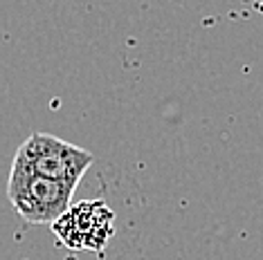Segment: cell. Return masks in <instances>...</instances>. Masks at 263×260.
I'll return each instance as SVG.
<instances>
[{
    "instance_id": "obj_2",
    "label": "cell",
    "mask_w": 263,
    "mask_h": 260,
    "mask_svg": "<svg viewBox=\"0 0 263 260\" xmlns=\"http://www.w3.org/2000/svg\"><path fill=\"white\" fill-rule=\"evenodd\" d=\"M14 159H18L43 177L79 186L81 177L92 166L95 155L54 135L34 133L18 146Z\"/></svg>"
},
{
    "instance_id": "obj_1",
    "label": "cell",
    "mask_w": 263,
    "mask_h": 260,
    "mask_svg": "<svg viewBox=\"0 0 263 260\" xmlns=\"http://www.w3.org/2000/svg\"><path fill=\"white\" fill-rule=\"evenodd\" d=\"M77 184L57 182L34 173L14 159L7 180V198L23 220L29 224H52L72 206Z\"/></svg>"
},
{
    "instance_id": "obj_3",
    "label": "cell",
    "mask_w": 263,
    "mask_h": 260,
    "mask_svg": "<svg viewBox=\"0 0 263 260\" xmlns=\"http://www.w3.org/2000/svg\"><path fill=\"white\" fill-rule=\"evenodd\" d=\"M50 227L65 249L101 253L115 235V211L104 200L77 202Z\"/></svg>"
}]
</instances>
